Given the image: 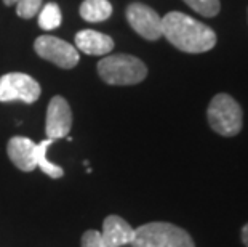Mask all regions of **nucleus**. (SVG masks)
Instances as JSON below:
<instances>
[{
	"instance_id": "1",
	"label": "nucleus",
	"mask_w": 248,
	"mask_h": 247,
	"mask_svg": "<svg viewBox=\"0 0 248 247\" xmlns=\"http://www.w3.org/2000/svg\"><path fill=\"white\" fill-rule=\"evenodd\" d=\"M162 33L184 53H205L216 45V34L212 28L181 12H170L162 18Z\"/></svg>"
},
{
	"instance_id": "2",
	"label": "nucleus",
	"mask_w": 248,
	"mask_h": 247,
	"mask_svg": "<svg viewBox=\"0 0 248 247\" xmlns=\"http://www.w3.org/2000/svg\"><path fill=\"white\" fill-rule=\"evenodd\" d=\"M98 74L109 85H136L147 76V67L133 55H109L98 63Z\"/></svg>"
},
{
	"instance_id": "3",
	"label": "nucleus",
	"mask_w": 248,
	"mask_h": 247,
	"mask_svg": "<svg viewBox=\"0 0 248 247\" xmlns=\"http://www.w3.org/2000/svg\"><path fill=\"white\" fill-rule=\"evenodd\" d=\"M131 247H195L186 230L168 222H151L135 230Z\"/></svg>"
},
{
	"instance_id": "4",
	"label": "nucleus",
	"mask_w": 248,
	"mask_h": 247,
	"mask_svg": "<svg viewBox=\"0 0 248 247\" xmlns=\"http://www.w3.org/2000/svg\"><path fill=\"white\" fill-rule=\"evenodd\" d=\"M207 117L216 133L223 136H235L242 130L244 113L240 104L228 93H218L210 101Z\"/></svg>"
},
{
	"instance_id": "5",
	"label": "nucleus",
	"mask_w": 248,
	"mask_h": 247,
	"mask_svg": "<svg viewBox=\"0 0 248 247\" xmlns=\"http://www.w3.org/2000/svg\"><path fill=\"white\" fill-rule=\"evenodd\" d=\"M39 82L23 72H8L0 77V103H35L40 98Z\"/></svg>"
},
{
	"instance_id": "6",
	"label": "nucleus",
	"mask_w": 248,
	"mask_h": 247,
	"mask_svg": "<svg viewBox=\"0 0 248 247\" xmlns=\"http://www.w3.org/2000/svg\"><path fill=\"white\" fill-rule=\"evenodd\" d=\"M34 50L40 58L53 63V65L62 67V69H72L80 60L76 47H72L60 37H53V35H40V37H37L34 42Z\"/></svg>"
},
{
	"instance_id": "7",
	"label": "nucleus",
	"mask_w": 248,
	"mask_h": 247,
	"mask_svg": "<svg viewBox=\"0 0 248 247\" xmlns=\"http://www.w3.org/2000/svg\"><path fill=\"white\" fill-rule=\"evenodd\" d=\"M126 19L136 34H140L146 40H159L163 37L162 33V18L155 10L144 3L135 2L126 7Z\"/></svg>"
},
{
	"instance_id": "8",
	"label": "nucleus",
	"mask_w": 248,
	"mask_h": 247,
	"mask_svg": "<svg viewBox=\"0 0 248 247\" xmlns=\"http://www.w3.org/2000/svg\"><path fill=\"white\" fill-rule=\"evenodd\" d=\"M72 127V111L66 98L56 95L50 99L48 108H46V124L45 132L46 138L60 140L66 138L69 135Z\"/></svg>"
},
{
	"instance_id": "9",
	"label": "nucleus",
	"mask_w": 248,
	"mask_h": 247,
	"mask_svg": "<svg viewBox=\"0 0 248 247\" xmlns=\"http://www.w3.org/2000/svg\"><path fill=\"white\" fill-rule=\"evenodd\" d=\"M135 230L119 215H109L104 218L101 239L106 247H122L133 243Z\"/></svg>"
},
{
	"instance_id": "10",
	"label": "nucleus",
	"mask_w": 248,
	"mask_h": 247,
	"mask_svg": "<svg viewBox=\"0 0 248 247\" xmlns=\"http://www.w3.org/2000/svg\"><path fill=\"white\" fill-rule=\"evenodd\" d=\"M35 148L37 145L26 136H13L8 141L7 152L10 161L18 167L21 172H32L37 169L35 164Z\"/></svg>"
},
{
	"instance_id": "11",
	"label": "nucleus",
	"mask_w": 248,
	"mask_h": 247,
	"mask_svg": "<svg viewBox=\"0 0 248 247\" xmlns=\"http://www.w3.org/2000/svg\"><path fill=\"white\" fill-rule=\"evenodd\" d=\"M76 47L87 55L103 56L114 50V40L108 34L85 29L76 34Z\"/></svg>"
},
{
	"instance_id": "12",
	"label": "nucleus",
	"mask_w": 248,
	"mask_h": 247,
	"mask_svg": "<svg viewBox=\"0 0 248 247\" xmlns=\"http://www.w3.org/2000/svg\"><path fill=\"white\" fill-rule=\"evenodd\" d=\"M112 15L109 0H83L80 5V16L88 23H101Z\"/></svg>"
},
{
	"instance_id": "13",
	"label": "nucleus",
	"mask_w": 248,
	"mask_h": 247,
	"mask_svg": "<svg viewBox=\"0 0 248 247\" xmlns=\"http://www.w3.org/2000/svg\"><path fill=\"white\" fill-rule=\"evenodd\" d=\"M55 143V140H50L46 138L44 141H40L39 145H37L35 148V164L37 167L45 173V175H48L50 178H61L62 175H64V170H62V167L53 164V162L48 161V157H46V151H48V148L51 145Z\"/></svg>"
},
{
	"instance_id": "14",
	"label": "nucleus",
	"mask_w": 248,
	"mask_h": 247,
	"mask_svg": "<svg viewBox=\"0 0 248 247\" xmlns=\"http://www.w3.org/2000/svg\"><path fill=\"white\" fill-rule=\"evenodd\" d=\"M62 15L56 3H46L39 12V26L44 31H53L61 24Z\"/></svg>"
},
{
	"instance_id": "15",
	"label": "nucleus",
	"mask_w": 248,
	"mask_h": 247,
	"mask_svg": "<svg viewBox=\"0 0 248 247\" xmlns=\"http://www.w3.org/2000/svg\"><path fill=\"white\" fill-rule=\"evenodd\" d=\"M187 7H191L195 13L202 15V16L213 18L219 13L221 3L219 0H183Z\"/></svg>"
},
{
	"instance_id": "16",
	"label": "nucleus",
	"mask_w": 248,
	"mask_h": 247,
	"mask_svg": "<svg viewBox=\"0 0 248 247\" xmlns=\"http://www.w3.org/2000/svg\"><path fill=\"white\" fill-rule=\"evenodd\" d=\"M42 8V0H18L16 13L19 18L31 19L34 18Z\"/></svg>"
},
{
	"instance_id": "17",
	"label": "nucleus",
	"mask_w": 248,
	"mask_h": 247,
	"mask_svg": "<svg viewBox=\"0 0 248 247\" xmlns=\"http://www.w3.org/2000/svg\"><path fill=\"white\" fill-rule=\"evenodd\" d=\"M82 247H106L101 239V233L96 230H88L82 234Z\"/></svg>"
},
{
	"instance_id": "18",
	"label": "nucleus",
	"mask_w": 248,
	"mask_h": 247,
	"mask_svg": "<svg viewBox=\"0 0 248 247\" xmlns=\"http://www.w3.org/2000/svg\"><path fill=\"white\" fill-rule=\"evenodd\" d=\"M242 241H244V244L248 247V223L242 228Z\"/></svg>"
},
{
	"instance_id": "19",
	"label": "nucleus",
	"mask_w": 248,
	"mask_h": 247,
	"mask_svg": "<svg viewBox=\"0 0 248 247\" xmlns=\"http://www.w3.org/2000/svg\"><path fill=\"white\" fill-rule=\"evenodd\" d=\"M16 2H18V0H3V3L7 5V7H12V5H15Z\"/></svg>"
}]
</instances>
